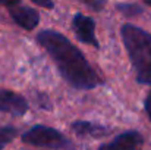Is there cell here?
<instances>
[{
  "label": "cell",
  "mask_w": 151,
  "mask_h": 150,
  "mask_svg": "<svg viewBox=\"0 0 151 150\" xmlns=\"http://www.w3.org/2000/svg\"><path fill=\"white\" fill-rule=\"evenodd\" d=\"M0 110L15 116H22L28 112V103L21 94L0 88Z\"/></svg>",
  "instance_id": "cell-6"
},
{
  "label": "cell",
  "mask_w": 151,
  "mask_h": 150,
  "mask_svg": "<svg viewBox=\"0 0 151 150\" xmlns=\"http://www.w3.org/2000/svg\"><path fill=\"white\" fill-rule=\"evenodd\" d=\"M145 4H147V6H150V7H151V0H147V1H145Z\"/></svg>",
  "instance_id": "cell-14"
},
{
  "label": "cell",
  "mask_w": 151,
  "mask_h": 150,
  "mask_svg": "<svg viewBox=\"0 0 151 150\" xmlns=\"http://www.w3.org/2000/svg\"><path fill=\"white\" fill-rule=\"evenodd\" d=\"M18 131L15 127H1L0 128V150H3L4 146H7L15 137Z\"/></svg>",
  "instance_id": "cell-9"
},
{
  "label": "cell",
  "mask_w": 151,
  "mask_h": 150,
  "mask_svg": "<svg viewBox=\"0 0 151 150\" xmlns=\"http://www.w3.org/2000/svg\"><path fill=\"white\" fill-rule=\"evenodd\" d=\"M70 127L75 131V134H78L79 137L103 138V137L110 134L109 128L99 125V124H94V122H88V121H75Z\"/></svg>",
  "instance_id": "cell-8"
},
{
  "label": "cell",
  "mask_w": 151,
  "mask_h": 150,
  "mask_svg": "<svg viewBox=\"0 0 151 150\" xmlns=\"http://www.w3.org/2000/svg\"><path fill=\"white\" fill-rule=\"evenodd\" d=\"M145 112H147V115H148V118L151 121V91L150 94L147 96V99H145Z\"/></svg>",
  "instance_id": "cell-13"
},
{
  "label": "cell",
  "mask_w": 151,
  "mask_h": 150,
  "mask_svg": "<svg viewBox=\"0 0 151 150\" xmlns=\"http://www.w3.org/2000/svg\"><path fill=\"white\" fill-rule=\"evenodd\" d=\"M4 6L9 7V13L12 19L24 30H34L40 22V15L35 9L25 6L19 1L4 3Z\"/></svg>",
  "instance_id": "cell-5"
},
{
  "label": "cell",
  "mask_w": 151,
  "mask_h": 150,
  "mask_svg": "<svg viewBox=\"0 0 151 150\" xmlns=\"http://www.w3.org/2000/svg\"><path fill=\"white\" fill-rule=\"evenodd\" d=\"M72 28L79 41L90 44L96 49H100V43L96 37V22L93 18L84 13H76L72 19Z\"/></svg>",
  "instance_id": "cell-4"
},
{
  "label": "cell",
  "mask_w": 151,
  "mask_h": 150,
  "mask_svg": "<svg viewBox=\"0 0 151 150\" xmlns=\"http://www.w3.org/2000/svg\"><path fill=\"white\" fill-rule=\"evenodd\" d=\"M144 138L138 131H126L117 136L113 141L106 143L99 147V150H141Z\"/></svg>",
  "instance_id": "cell-7"
},
{
  "label": "cell",
  "mask_w": 151,
  "mask_h": 150,
  "mask_svg": "<svg viewBox=\"0 0 151 150\" xmlns=\"http://www.w3.org/2000/svg\"><path fill=\"white\" fill-rule=\"evenodd\" d=\"M34 3H35L37 6H43V7H46V9H53V7H54L53 1H43V0H34Z\"/></svg>",
  "instance_id": "cell-12"
},
{
  "label": "cell",
  "mask_w": 151,
  "mask_h": 150,
  "mask_svg": "<svg viewBox=\"0 0 151 150\" xmlns=\"http://www.w3.org/2000/svg\"><path fill=\"white\" fill-rule=\"evenodd\" d=\"M116 9L120 10L126 16H138L142 13V9L135 3H119V4H116Z\"/></svg>",
  "instance_id": "cell-10"
},
{
  "label": "cell",
  "mask_w": 151,
  "mask_h": 150,
  "mask_svg": "<svg viewBox=\"0 0 151 150\" xmlns=\"http://www.w3.org/2000/svg\"><path fill=\"white\" fill-rule=\"evenodd\" d=\"M37 41L53 57L60 75L72 87L78 90H93L101 84L99 74L90 65L82 51L60 33L44 30L37 36Z\"/></svg>",
  "instance_id": "cell-1"
},
{
  "label": "cell",
  "mask_w": 151,
  "mask_h": 150,
  "mask_svg": "<svg viewBox=\"0 0 151 150\" xmlns=\"http://www.w3.org/2000/svg\"><path fill=\"white\" fill-rule=\"evenodd\" d=\"M120 34L137 80L141 84L151 86V34L132 24H125Z\"/></svg>",
  "instance_id": "cell-2"
},
{
  "label": "cell",
  "mask_w": 151,
  "mask_h": 150,
  "mask_svg": "<svg viewBox=\"0 0 151 150\" xmlns=\"http://www.w3.org/2000/svg\"><path fill=\"white\" fill-rule=\"evenodd\" d=\"M22 141L40 147H49L56 150H72L73 146L69 138H66L56 128L46 125H34L22 134Z\"/></svg>",
  "instance_id": "cell-3"
},
{
  "label": "cell",
  "mask_w": 151,
  "mask_h": 150,
  "mask_svg": "<svg viewBox=\"0 0 151 150\" xmlns=\"http://www.w3.org/2000/svg\"><path fill=\"white\" fill-rule=\"evenodd\" d=\"M84 3H85L87 6H90L91 9H94V10H100L101 7L104 6V1H103V0H99V1H97V0H96V1H91V0H85Z\"/></svg>",
  "instance_id": "cell-11"
}]
</instances>
